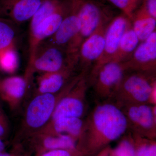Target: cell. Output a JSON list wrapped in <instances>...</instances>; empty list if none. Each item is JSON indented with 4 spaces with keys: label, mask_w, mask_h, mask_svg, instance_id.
<instances>
[{
    "label": "cell",
    "mask_w": 156,
    "mask_h": 156,
    "mask_svg": "<svg viewBox=\"0 0 156 156\" xmlns=\"http://www.w3.org/2000/svg\"><path fill=\"white\" fill-rule=\"evenodd\" d=\"M131 23L132 28L140 42L145 41L156 31V19L151 16L141 6L134 11Z\"/></svg>",
    "instance_id": "obj_18"
},
{
    "label": "cell",
    "mask_w": 156,
    "mask_h": 156,
    "mask_svg": "<svg viewBox=\"0 0 156 156\" xmlns=\"http://www.w3.org/2000/svg\"><path fill=\"white\" fill-rule=\"evenodd\" d=\"M5 145L2 139L0 138V153L2 152L5 149Z\"/></svg>",
    "instance_id": "obj_31"
},
{
    "label": "cell",
    "mask_w": 156,
    "mask_h": 156,
    "mask_svg": "<svg viewBox=\"0 0 156 156\" xmlns=\"http://www.w3.org/2000/svg\"><path fill=\"white\" fill-rule=\"evenodd\" d=\"M114 5L120 9L131 20L134 11L137 6L133 3L132 0H108Z\"/></svg>",
    "instance_id": "obj_26"
},
{
    "label": "cell",
    "mask_w": 156,
    "mask_h": 156,
    "mask_svg": "<svg viewBox=\"0 0 156 156\" xmlns=\"http://www.w3.org/2000/svg\"><path fill=\"white\" fill-rule=\"evenodd\" d=\"M140 6L143 7L148 14L156 19V0H141Z\"/></svg>",
    "instance_id": "obj_29"
},
{
    "label": "cell",
    "mask_w": 156,
    "mask_h": 156,
    "mask_svg": "<svg viewBox=\"0 0 156 156\" xmlns=\"http://www.w3.org/2000/svg\"><path fill=\"white\" fill-rule=\"evenodd\" d=\"M29 82L24 76H13L1 79L0 98L11 109L17 108L25 96Z\"/></svg>",
    "instance_id": "obj_15"
},
{
    "label": "cell",
    "mask_w": 156,
    "mask_h": 156,
    "mask_svg": "<svg viewBox=\"0 0 156 156\" xmlns=\"http://www.w3.org/2000/svg\"><path fill=\"white\" fill-rule=\"evenodd\" d=\"M89 84L88 73H84L58 101L50 121L64 117L82 118L86 110Z\"/></svg>",
    "instance_id": "obj_7"
},
{
    "label": "cell",
    "mask_w": 156,
    "mask_h": 156,
    "mask_svg": "<svg viewBox=\"0 0 156 156\" xmlns=\"http://www.w3.org/2000/svg\"><path fill=\"white\" fill-rule=\"evenodd\" d=\"M128 130L126 117L120 106L104 101L96 105L84 121L78 140L83 154H92L106 147Z\"/></svg>",
    "instance_id": "obj_1"
},
{
    "label": "cell",
    "mask_w": 156,
    "mask_h": 156,
    "mask_svg": "<svg viewBox=\"0 0 156 156\" xmlns=\"http://www.w3.org/2000/svg\"><path fill=\"white\" fill-rule=\"evenodd\" d=\"M125 73L114 98L119 106L134 104L155 105L156 74L138 72Z\"/></svg>",
    "instance_id": "obj_3"
},
{
    "label": "cell",
    "mask_w": 156,
    "mask_h": 156,
    "mask_svg": "<svg viewBox=\"0 0 156 156\" xmlns=\"http://www.w3.org/2000/svg\"><path fill=\"white\" fill-rule=\"evenodd\" d=\"M131 133L135 147V156H156L154 140L146 138L133 132Z\"/></svg>",
    "instance_id": "obj_24"
},
{
    "label": "cell",
    "mask_w": 156,
    "mask_h": 156,
    "mask_svg": "<svg viewBox=\"0 0 156 156\" xmlns=\"http://www.w3.org/2000/svg\"><path fill=\"white\" fill-rule=\"evenodd\" d=\"M78 58L77 54H69L66 49L44 41L37 47L30 66L26 69L24 76L30 81L34 73L58 71Z\"/></svg>",
    "instance_id": "obj_5"
},
{
    "label": "cell",
    "mask_w": 156,
    "mask_h": 156,
    "mask_svg": "<svg viewBox=\"0 0 156 156\" xmlns=\"http://www.w3.org/2000/svg\"><path fill=\"white\" fill-rule=\"evenodd\" d=\"M132 2H133V3H134L136 6H137L138 4L141 2V0H132Z\"/></svg>",
    "instance_id": "obj_32"
},
{
    "label": "cell",
    "mask_w": 156,
    "mask_h": 156,
    "mask_svg": "<svg viewBox=\"0 0 156 156\" xmlns=\"http://www.w3.org/2000/svg\"><path fill=\"white\" fill-rule=\"evenodd\" d=\"M76 148L70 149H56L48 151L41 156H74Z\"/></svg>",
    "instance_id": "obj_28"
},
{
    "label": "cell",
    "mask_w": 156,
    "mask_h": 156,
    "mask_svg": "<svg viewBox=\"0 0 156 156\" xmlns=\"http://www.w3.org/2000/svg\"><path fill=\"white\" fill-rule=\"evenodd\" d=\"M10 128L8 119L0 106V138H3L8 135Z\"/></svg>",
    "instance_id": "obj_27"
},
{
    "label": "cell",
    "mask_w": 156,
    "mask_h": 156,
    "mask_svg": "<svg viewBox=\"0 0 156 156\" xmlns=\"http://www.w3.org/2000/svg\"><path fill=\"white\" fill-rule=\"evenodd\" d=\"M139 42L131 26L123 35L116 52L111 61L122 63L127 61L132 56Z\"/></svg>",
    "instance_id": "obj_19"
},
{
    "label": "cell",
    "mask_w": 156,
    "mask_h": 156,
    "mask_svg": "<svg viewBox=\"0 0 156 156\" xmlns=\"http://www.w3.org/2000/svg\"><path fill=\"white\" fill-rule=\"evenodd\" d=\"M41 139L43 147L48 150L70 149L76 147V140L72 137L62 135L43 134L36 132L34 134Z\"/></svg>",
    "instance_id": "obj_20"
},
{
    "label": "cell",
    "mask_w": 156,
    "mask_h": 156,
    "mask_svg": "<svg viewBox=\"0 0 156 156\" xmlns=\"http://www.w3.org/2000/svg\"><path fill=\"white\" fill-rule=\"evenodd\" d=\"M131 26V20L123 13L111 20L105 31L103 52L93 65L90 74L95 72L101 66L111 61L123 35Z\"/></svg>",
    "instance_id": "obj_10"
},
{
    "label": "cell",
    "mask_w": 156,
    "mask_h": 156,
    "mask_svg": "<svg viewBox=\"0 0 156 156\" xmlns=\"http://www.w3.org/2000/svg\"><path fill=\"white\" fill-rule=\"evenodd\" d=\"M81 22L77 12L76 0L69 14L53 35L44 41L52 44L67 48L80 31Z\"/></svg>",
    "instance_id": "obj_16"
},
{
    "label": "cell",
    "mask_w": 156,
    "mask_h": 156,
    "mask_svg": "<svg viewBox=\"0 0 156 156\" xmlns=\"http://www.w3.org/2000/svg\"><path fill=\"white\" fill-rule=\"evenodd\" d=\"M0 80H1V79H0Z\"/></svg>",
    "instance_id": "obj_34"
},
{
    "label": "cell",
    "mask_w": 156,
    "mask_h": 156,
    "mask_svg": "<svg viewBox=\"0 0 156 156\" xmlns=\"http://www.w3.org/2000/svg\"><path fill=\"white\" fill-rule=\"evenodd\" d=\"M112 151L115 156H135V147L131 134L122 140Z\"/></svg>",
    "instance_id": "obj_25"
},
{
    "label": "cell",
    "mask_w": 156,
    "mask_h": 156,
    "mask_svg": "<svg viewBox=\"0 0 156 156\" xmlns=\"http://www.w3.org/2000/svg\"><path fill=\"white\" fill-rule=\"evenodd\" d=\"M15 44L0 51V70L13 74L18 69L19 58Z\"/></svg>",
    "instance_id": "obj_21"
},
{
    "label": "cell",
    "mask_w": 156,
    "mask_h": 156,
    "mask_svg": "<svg viewBox=\"0 0 156 156\" xmlns=\"http://www.w3.org/2000/svg\"><path fill=\"white\" fill-rule=\"evenodd\" d=\"M80 77V75H77L58 93L36 94L26 109L23 120V133L34 134L47 125L52 118L58 101Z\"/></svg>",
    "instance_id": "obj_2"
},
{
    "label": "cell",
    "mask_w": 156,
    "mask_h": 156,
    "mask_svg": "<svg viewBox=\"0 0 156 156\" xmlns=\"http://www.w3.org/2000/svg\"><path fill=\"white\" fill-rule=\"evenodd\" d=\"M126 73L122 63L109 62L90 74L88 77L89 83L93 85L98 97L109 100L114 98Z\"/></svg>",
    "instance_id": "obj_8"
},
{
    "label": "cell",
    "mask_w": 156,
    "mask_h": 156,
    "mask_svg": "<svg viewBox=\"0 0 156 156\" xmlns=\"http://www.w3.org/2000/svg\"><path fill=\"white\" fill-rule=\"evenodd\" d=\"M120 107L126 117L128 129L143 137L154 140L156 136V105L134 104Z\"/></svg>",
    "instance_id": "obj_6"
},
{
    "label": "cell",
    "mask_w": 156,
    "mask_h": 156,
    "mask_svg": "<svg viewBox=\"0 0 156 156\" xmlns=\"http://www.w3.org/2000/svg\"><path fill=\"white\" fill-rule=\"evenodd\" d=\"M108 156H115V155L114 154L113 152L112 149H110L109 152Z\"/></svg>",
    "instance_id": "obj_33"
},
{
    "label": "cell",
    "mask_w": 156,
    "mask_h": 156,
    "mask_svg": "<svg viewBox=\"0 0 156 156\" xmlns=\"http://www.w3.org/2000/svg\"><path fill=\"white\" fill-rule=\"evenodd\" d=\"M83 124L82 118L64 117L50 121L37 132L69 136L77 140L80 136Z\"/></svg>",
    "instance_id": "obj_17"
},
{
    "label": "cell",
    "mask_w": 156,
    "mask_h": 156,
    "mask_svg": "<svg viewBox=\"0 0 156 156\" xmlns=\"http://www.w3.org/2000/svg\"><path fill=\"white\" fill-rule=\"evenodd\" d=\"M110 148L108 147H106L101 151L99 153V154L97 156H108Z\"/></svg>",
    "instance_id": "obj_30"
},
{
    "label": "cell",
    "mask_w": 156,
    "mask_h": 156,
    "mask_svg": "<svg viewBox=\"0 0 156 156\" xmlns=\"http://www.w3.org/2000/svg\"><path fill=\"white\" fill-rule=\"evenodd\" d=\"M75 0H63L55 12L29 30V58L26 69L31 64L35 51L38 46L55 33L72 9Z\"/></svg>",
    "instance_id": "obj_9"
},
{
    "label": "cell",
    "mask_w": 156,
    "mask_h": 156,
    "mask_svg": "<svg viewBox=\"0 0 156 156\" xmlns=\"http://www.w3.org/2000/svg\"><path fill=\"white\" fill-rule=\"evenodd\" d=\"M18 26L0 17V51L15 44Z\"/></svg>",
    "instance_id": "obj_23"
},
{
    "label": "cell",
    "mask_w": 156,
    "mask_h": 156,
    "mask_svg": "<svg viewBox=\"0 0 156 156\" xmlns=\"http://www.w3.org/2000/svg\"><path fill=\"white\" fill-rule=\"evenodd\" d=\"M108 23L99 27L81 44L78 52V68L81 72H88L100 58L105 45V35Z\"/></svg>",
    "instance_id": "obj_12"
},
{
    "label": "cell",
    "mask_w": 156,
    "mask_h": 156,
    "mask_svg": "<svg viewBox=\"0 0 156 156\" xmlns=\"http://www.w3.org/2000/svg\"><path fill=\"white\" fill-rule=\"evenodd\" d=\"M63 1L43 0L38 9L30 21L29 30L34 28L55 12Z\"/></svg>",
    "instance_id": "obj_22"
},
{
    "label": "cell",
    "mask_w": 156,
    "mask_h": 156,
    "mask_svg": "<svg viewBox=\"0 0 156 156\" xmlns=\"http://www.w3.org/2000/svg\"><path fill=\"white\" fill-rule=\"evenodd\" d=\"M78 64V59H74L58 71L40 74L37 79L36 94H55L61 91L76 76Z\"/></svg>",
    "instance_id": "obj_14"
},
{
    "label": "cell",
    "mask_w": 156,
    "mask_h": 156,
    "mask_svg": "<svg viewBox=\"0 0 156 156\" xmlns=\"http://www.w3.org/2000/svg\"><path fill=\"white\" fill-rule=\"evenodd\" d=\"M122 63L126 72L156 74V31L138 45L129 59Z\"/></svg>",
    "instance_id": "obj_11"
},
{
    "label": "cell",
    "mask_w": 156,
    "mask_h": 156,
    "mask_svg": "<svg viewBox=\"0 0 156 156\" xmlns=\"http://www.w3.org/2000/svg\"><path fill=\"white\" fill-rule=\"evenodd\" d=\"M76 8L81 27L68 47L67 52L70 54H78L82 43L113 18L108 8L95 0H76Z\"/></svg>",
    "instance_id": "obj_4"
},
{
    "label": "cell",
    "mask_w": 156,
    "mask_h": 156,
    "mask_svg": "<svg viewBox=\"0 0 156 156\" xmlns=\"http://www.w3.org/2000/svg\"><path fill=\"white\" fill-rule=\"evenodd\" d=\"M43 0H0V17L18 26L30 21Z\"/></svg>",
    "instance_id": "obj_13"
}]
</instances>
